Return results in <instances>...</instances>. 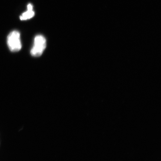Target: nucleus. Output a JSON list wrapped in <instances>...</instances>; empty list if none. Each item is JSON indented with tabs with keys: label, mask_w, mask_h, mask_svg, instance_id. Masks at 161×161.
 I'll use <instances>...</instances> for the list:
<instances>
[{
	"label": "nucleus",
	"mask_w": 161,
	"mask_h": 161,
	"mask_svg": "<svg viewBox=\"0 0 161 161\" xmlns=\"http://www.w3.org/2000/svg\"><path fill=\"white\" fill-rule=\"evenodd\" d=\"M46 40L41 35L36 36L34 39V45L31 51V54L33 57H40L46 48Z\"/></svg>",
	"instance_id": "1"
},
{
	"label": "nucleus",
	"mask_w": 161,
	"mask_h": 161,
	"mask_svg": "<svg viewBox=\"0 0 161 161\" xmlns=\"http://www.w3.org/2000/svg\"><path fill=\"white\" fill-rule=\"evenodd\" d=\"M7 44L12 52L19 51L22 48L20 33L17 31H12L7 37Z\"/></svg>",
	"instance_id": "2"
},
{
	"label": "nucleus",
	"mask_w": 161,
	"mask_h": 161,
	"mask_svg": "<svg viewBox=\"0 0 161 161\" xmlns=\"http://www.w3.org/2000/svg\"><path fill=\"white\" fill-rule=\"evenodd\" d=\"M35 15L34 11L33 10V6L31 4H29L27 5V10L20 17L21 20H26L33 17Z\"/></svg>",
	"instance_id": "3"
}]
</instances>
